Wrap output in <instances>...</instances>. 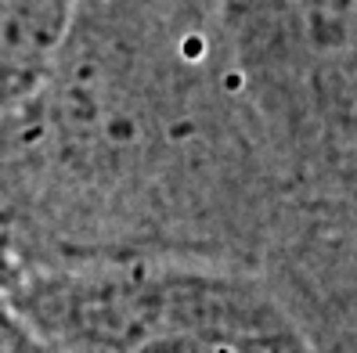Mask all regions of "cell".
I'll list each match as a JSON object with an SVG mask.
<instances>
[{"label": "cell", "instance_id": "cell-6", "mask_svg": "<svg viewBox=\"0 0 357 353\" xmlns=\"http://www.w3.org/2000/svg\"><path fill=\"white\" fill-rule=\"evenodd\" d=\"M0 353H54L0 288Z\"/></svg>", "mask_w": 357, "mask_h": 353}, {"label": "cell", "instance_id": "cell-2", "mask_svg": "<svg viewBox=\"0 0 357 353\" xmlns=\"http://www.w3.org/2000/svg\"><path fill=\"white\" fill-rule=\"evenodd\" d=\"M54 353H318L260 271L195 260L0 263Z\"/></svg>", "mask_w": 357, "mask_h": 353}, {"label": "cell", "instance_id": "cell-5", "mask_svg": "<svg viewBox=\"0 0 357 353\" xmlns=\"http://www.w3.org/2000/svg\"><path fill=\"white\" fill-rule=\"evenodd\" d=\"M83 0H0V116L44 83Z\"/></svg>", "mask_w": 357, "mask_h": 353}, {"label": "cell", "instance_id": "cell-4", "mask_svg": "<svg viewBox=\"0 0 357 353\" xmlns=\"http://www.w3.org/2000/svg\"><path fill=\"white\" fill-rule=\"evenodd\" d=\"M260 274L318 353H357V198L289 202Z\"/></svg>", "mask_w": 357, "mask_h": 353}, {"label": "cell", "instance_id": "cell-3", "mask_svg": "<svg viewBox=\"0 0 357 353\" xmlns=\"http://www.w3.org/2000/svg\"><path fill=\"white\" fill-rule=\"evenodd\" d=\"M217 11L285 198H357V0H217Z\"/></svg>", "mask_w": 357, "mask_h": 353}, {"label": "cell", "instance_id": "cell-1", "mask_svg": "<svg viewBox=\"0 0 357 353\" xmlns=\"http://www.w3.org/2000/svg\"><path fill=\"white\" fill-rule=\"evenodd\" d=\"M285 205L217 0H83L44 83L0 116V263L260 271Z\"/></svg>", "mask_w": 357, "mask_h": 353}]
</instances>
